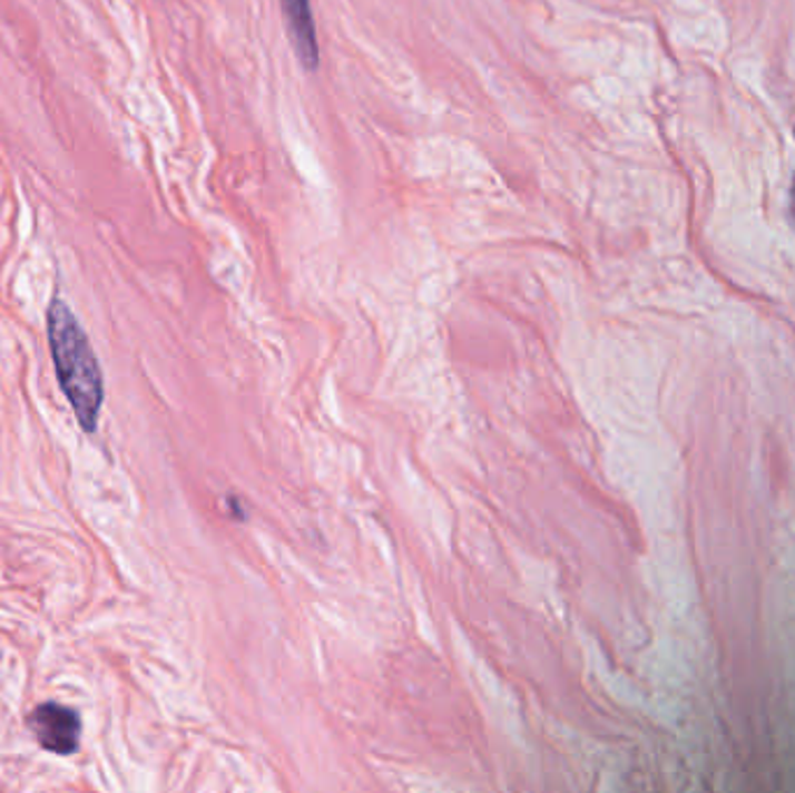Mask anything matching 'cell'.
I'll use <instances>...</instances> for the list:
<instances>
[{
  "instance_id": "1",
  "label": "cell",
  "mask_w": 795,
  "mask_h": 793,
  "mask_svg": "<svg viewBox=\"0 0 795 793\" xmlns=\"http://www.w3.org/2000/svg\"><path fill=\"white\" fill-rule=\"evenodd\" d=\"M47 337L61 391L72 405L79 427L94 433L105 399L102 373L85 329L61 298L51 301L47 310Z\"/></svg>"
},
{
  "instance_id": "2",
  "label": "cell",
  "mask_w": 795,
  "mask_h": 793,
  "mask_svg": "<svg viewBox=\"0 0 795 793\" xmlns=\"http://www.w3.org/2000/svg\"><path fill=\"white\" fill-rule=\"evenodd\" d=\"M29 728L33 731L38 745L51 754L70 756L79 750V733L82 722L72 707L61 703H42L29 715Z\"/></svg>"
},
{
  "instance_id": "3",
  "label": "cell",
  "mask_w": 795,
  "mask_h": 793,
  "mask_svg": "<svg viewBox=\"0 0 795 793\" xmlns=\"http://www.w3.org/2000/svg\"><path fill=\"white\" fill-rule=\"evenodd\" d=\"M284 19L294 42L296 55L307 70H316L320 66V38H316V26L310 0H282Z\"/></svg>"
},
{
  "instance_id": "4",
  "label": "cell",
  "mask_w": 795,
  "mask_h": 793,
  "mask_svg": "<svg viewBox=\"0 0 795 793\" xmlns=\"http://www.w3.org/2000/svg\"><path fill=\"white\" fill-rule=\"evenodd\" d=\"M791 217L795 222V175H793V184H791Z\"/></svg>"
}]
</instances>
